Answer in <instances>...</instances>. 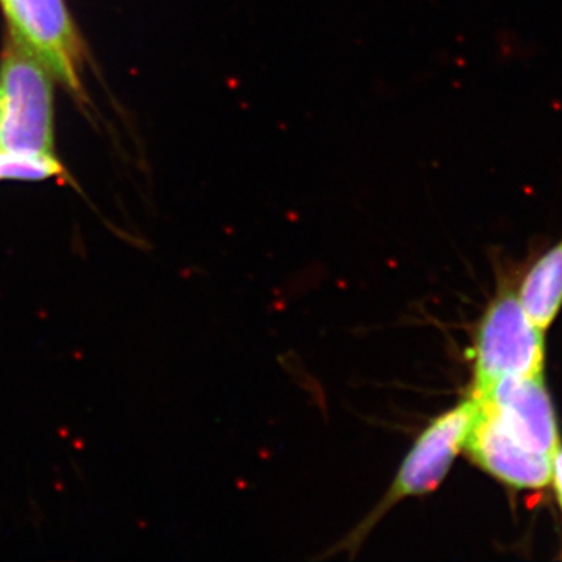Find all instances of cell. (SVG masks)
<instances>
[{
	"instance_id": "obj_1",
	"label": "cell",
	"mask_w": 562,
	"mask_h": 562,
	"mask_svg": "<svg viewBox=\"0 0 562 562\" xmlns=\"http://www.w3.org/2000/svg\"><path fill=\"white\" fill-rule=\"evenodd\" d=\"M0 149L24 157L54 155L52 74L13 40L0 68Z\"/></svg>"
},
{
	"instance_id": "obj_2",
	"label": "cell",
	"mask_w": 562,
	"mask_h": 562,
	"mask_svg": "<svg viewBox=\"0 0 562 562\" xmlns=\"http://www.w3.org/2000/svg\"><path fill=\"white\" fill-rule=\"evenodd\" d=\"M546 360L543 330L528 316L519 295L503 294L484 314L476 331L475 394L512 376L539 375Z\"/></svg>"
},
{
	"instance_id": "obj_3",
	"label": "cell",
	"mask_w": 562,
	"mask_h": 562,
	"mask_svg": "<svg viewBox=\"0 0 562 562\" xmlns=\"http://www.w3.org/2000/svg\"><path fill=\"white\" fill-rule=\"evenodd\" d=\"M11 40L43 63L66 90L83 98L85 47L65 0H0Z\"/></svg>"
},
{
	"instance_id": "obj_4",
	"label": "cell",
	"mask_w": 562,
	"mask_h": 562,
	"mask_svg": "<svg viewBox=\"0 0 562 562\" xmlns=\"http://www.w3.org/2000/svg\"><path fill=\"white\" fill-rule=\"evenodd\" d=\"M476 409L479 403L471 395L428 425L427 430L422 432L406 454L401 471L380 506V514L391 508L394 503L428 494L442 483L454 458L462 446H465Z\"/></svg>"
},
{
	"instance_id": "obj_5",
	"label": "cell",
	"mask_w": 562,
	"mask_h": 562,
	"mask_svg": "<svg viewBox=\"0 0 562 562\" xmlns=\"http://www.w3.org/2000/svg\"><path fill=\"white\" fill-rule=\"evenodd\" d=\"M472 395L503 430L531 452L553 458L560 449L557 416L542 373L503 379Z\"/></svg>"
},
{
	"instance_id": "obj_6",
	"label": "cell",
	"mask_w": 562,
	"mask_h": 562,
	"mask_svg": "<svg viewBox=\"0 0 562 562\" xmlns=\"http://www.w3.org/2000/svg\"><path fill=\"white\" fill-rule=\"evenodd\" d=\"M465 447L484 471L508 486L542 490L552 482L553 458L531 452L517 442L480 403Z\"/></svg>"
},
{
	"instance_id": "obj_7",
	"label": "cell",
	"mask_w": 562,
	"mask_h": 562,
	"mask_svg": "<svg viewBox=\"0 0 562 562\" xmlns=\"http://www.w3.org/2000/svg\"><path fill=\"white\" fill-rule=\"evenodd\" d=\"M519 301L543 331L552 325L562 306V238L532 265L520 288Z\"/></svg>"
},
{
	"instance_id": "obj_8",
	"label": "cell",
	"mask_w": 562,
	"mask_h": 562,
	"mask_svg": "<svg viewBox=\"0 0 562 562\" xmlns=\"http://www.w3.org/2000/svg\"><path fill=\"white\" fill-rule=\"evenodd\" d=\"M65 177L61 162L52 157H24L0 149V180L41 181Z\"/></svg>"
},
{
	"instance_id": "obj_9",
	"label": "cell",
	"mask_w": 562,
	"mask_h": 562,
	"mask_svg": "<svg viewBox=\"0 0 562 562\" xmlns=\"http://www.w3.org/2000/svg\"><path fill=\"white\" fill-rule=\"evenodd\" d=\"M552 482L554 484V490H557L558 501H560L562 508V447H560V449L557 450V453L553 454Z\"/></svg>"
}]
</instances>
